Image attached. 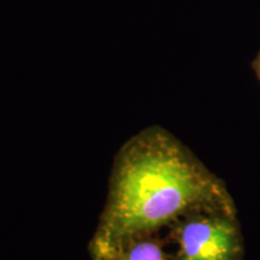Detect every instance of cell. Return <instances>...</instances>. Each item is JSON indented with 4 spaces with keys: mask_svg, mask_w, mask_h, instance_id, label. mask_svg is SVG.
<instances>
[{
    "mask_svg": "<svg viewBox=\"0 0 260 260\" xmlns=\"http://www.w3.org/2000/svg\"><path fill=\"white\" fill-rule=\"evenodd\" d=\"M93 260H167L161 246L149 234H135L107 242L90 243Z\"/></svg>",
    "mask_w": 260,
    "mask_h": 260,
    "instance_id": "cell-3",
    "label": "cell"
},
{
    "mask_svg": "<svg viewBox=\"0 0 260 260\" xmlns=\"http://www.w3.org/2000/svg\"><path fill=\"white\" fill-rule=\"evenodd\" d=\"M178 260H233L236 239L225 220L197 218L178 229Z\"/></svg>",
    "mask_w": 260,
    "mask_h": 260,
    "instance_id": "cell-2",
    "label": "cell"
},
{
    "mask_svg": "<svg viewBox=\"0 0 260 260\" xmlns=\"http://www.w3.org/2000/svg\"><path fill=\"white\" fill-rule=\"evenodd\" d=\"M212 184L176 144L146 130L116 155L105 209L92 241L153 233L211 195Z\"/></svg>",
    "mask_w": 260,
    "mask_h": 260,
    "instance_id": "cell-1",
    "label": "cell"
}]
</instances>
